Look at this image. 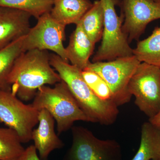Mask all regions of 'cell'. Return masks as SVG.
Instances as JSON below:
<instances>
[{
  "label": "cell",
  "instance_id": "cell-1",
  "mask_svg": "<svg viewBox=\"0 0 160 160\" xmlns=\"http://www.w3.org/2000/svg\"><path fill=\"white\" fill-rule=\"evenodd\" d=\"M62 81L50 64L47 50L23 52L15 62L8 79L11 90L22 101L34 98L40 88Z\"/></svg>",
  "mask_w": 160,
  "mask_h": 160
},
{
  "label": "cell",
  "instance_id": "cell-2",
  "mask_svg": "<svg viewBox=\"0 0 160 160\" xmlns=\"http://www.w3.org/2000/svg\"><path fill=\"white\" fill-rule=\"evenodd\" d=\"M49 61L89 122L106 126L115 122L119 114L118 106L112 100L103 101L98 98L83 78L82 70L55 53L49 54Z\"/></svg>",
  "mask_w": 160,
  "mask_h": 160
},
{
  "label": "cell",
  "instance_id": "cell-3",
  "mask_svg": "<svg viewBox=\"0 0 160 160\" xmlns=\"http://www.w3.org/2000/svg\"><path fill=\"white\" fill-rule=\"evenodd\" d=\"M31 105L38 111L45 109L49 112L56 122L59 134L71 128L77 121L89 122L62 80L52 88L47 86L40 88Z\"/></svg>",
  "mask_w": 160,
  "mask_h": 160
},
{
  "label": "cell",
  "instance_id": "cell-4",
  "mask_svg": "<svg viewBox=\"0 0 160 160\" xmlns=\"http://www.w3.org/2000/svg\"><path fill=\"white\" fill-rule=\"evenodd\" d=\"M104 9V28L102 42L92 59V62L111 61L133 55L127 38L122 29L124 17L116 11L118 0H100Z\"/></svg>",
  "mask_w": 160,
  "mask_h": 160
},
{
  "label": "cell",
  "instance_id": "cell-5",
  "mask_svg": "<svg viewBox=\"0 0 160 160\" xmlns=\"http://www.w3.org/2000/svg\"><path fill=\"white\" fill-rule=\"evenodd\" d=\"M141 63L132 55L107 62H90L84 70L93 72L102 78L109 86L112 101L119 106L130 102L132 96L128 85Z\"/></svg>",
  "mask_w": 160,
  "mask_h": 160
},
{
  "label": "cell",
  "instance_id": "cell-6",
  "mask_svg": "<svg viewBox=\"0 0 160 160\" xmlns=\"http://www.w3.org/2000/svg\"><path fill=\"white\" fill-rule=\"evenodd\" d=\"M72 143L64 160H123L122 147L115 140H101L82 126L72 127Z\"/></svg>",
  "mask_w": 160,
  "mask_h": 160
},
{
  "label": "cell",
  "instance_id": "cell-7",
  "mask_svg": "<svg viewBox=\"0 0 160 160\" xmlns=\"http://www.w3.org/2000/svg\"><path fill=\"white\" fill-rule=\"evenodd\" d=\"M128 90L135 104L149 118L160 110V68L141 62L132 77Z\"/></svg>",
  "mask_w": 160,
  "mask_h": 160
},
{
  "label": "cell",
  "instance_id": "cell-8",
  "mask_svg": "<svg viewBox=\"0 0 160 160\" xmlns=\"http://www.w3.org/2000/svg\"><path fill=\"white\" fill-rule=\"evenodd\" d=\"M39 111L26 105L11 89H0V122L16 132L22 143L32 140V133L38 124Z\"/></svg>",
  "mask_w": 160,
  "mask_h": 160
},
{
  "label": "cell",
  "instance_id": "cell-9",
  "mask_svg": "<svg viewBox=\"0 0 160 160\" xmlns=\"http://www.w3.org/2000/svg\"><path fill=\"white\" fill-rule=\"evenodd\" d=\"M66 27L54 19L50 12L42 15L38 19L36 25L30 28L24 37L23 51L34 49L49 50L69 62L63 45Z\"/></svg>",
  "mask_w": 160,
  "mask_h": 160
},
{
  "label": "cell",
  "instance_id": "cell-10",
  "mask_svg": "<svg viewBox=\"0 0 160 160\" xmlns=\"http://www.w3.org/2000/svg\"><path fill=\"white\" fill-rule=\"evenodd\" d=\"M118 1L124 17L122 29L129 44L139 38L149 23L160 19V5L152 0Z\"/></svg>",
  "mask_w": 160,
  "mask_h": 160
},
{
  "label": "cell",
  "instance_id": "cell-11",
  "mask_svg": "<svg viewBox=\"0 0 160 160\" xmlns=\"http://www.w3.org/2000/svg\"><path fill=\"white\" fill-rule=\"evenodd\" d=\"M31 17L26 12L0 6V50L27 34Z\"/></svg>",
  "mask_w": 160,
  "mask_h": 160
},
{
  "label": "cell",
  "instance_id": "cell-12",
  "mask_svg": "<svg viewBox=\"0 0 160 160\" xmlns=\"http://www.w3.org/2000/svg\"><path fill=\"white\" fill-rule=\"evenodd\" d=\"M55 120L52 115L45 109L39 111L38 126L32 130V140L38 152L41 160H47L52 152L62 149L64 143L55 133Z\"/></svg>",
  "mask_w": 160,
  "mask_h": 160
},
{
  "label": "cell",
  "instance_id": "cell-13",
  "mask_svg": "<svg viewBox=\"0 0 160 160\" xmlns=\"http://www.w3.org/2000/svg\"><path fill=\"white\" fill-rule=\"evenodd\" d=\"M95 45L78 24L70 36L69 45L66 48L69 62L83 71L90 63L89 58L93 52Z\"/></svg>",
  "mask_w": 160,
  "mask_h": 160
},
{
  "label": "cell",
  "instance_id": "cell-14",
  "mask_svg": "<svg viewBox=\"0 0 160 160\" xmlns=\"http://www.w3.org/2000/svg\"><path fill=\"white\" fill-rule=\"evenodd\" d=\"M92 3L89 0H53L50 13L54 19L63 26L77 25L91 8Z\"/></svg>",
  "mask_w": 160,
  "mask_h": 160
},
{
  "label": "cell",
  "instance_id": "cell-15",
  "mask_svg": "<svg viewBox=\"0 0 160 160\" xmlns=\"http://www.w3.org/2000/svg\"><path fill=\"white\" fill-rule=\"evenodd\" d=\"M160 156V128L149 122L143 123L140 147L132 160H158Z\"/></svg>",
  "mask_w": 160,
  "mask_h": 160
},
{
  "label": "cell",
  "instance_id": "cell-16",
  "mask_svg": "<svg viewBox=\"0 0 160 160\" xmlns=\"http://www.w3.org/2000/svg\"><path fill=\"white\" fill-rule=\"evenodd\" d=\"M104 9L100 0H97L80 20L79 25L94 44L102 36L104 28Z\"/></svg>",
  "mask_w": 160,
  "mask_h": 160
},
{
  "label": "cell",
  "instance_id": "cell-17",
  "mask_svg": "<svg viewBox=\"0 0 160 160\" xmlns=\"http://www.w3.org/2000/svg\"><path fill=\"white\" fill-rule=\"evenodd\" d=\"M133 54L141 62L160 68V27H156L150 36L138 43Z\"/></svg>",
  "mask_w": 160,
  "mask_h": 160
},
{
  "label": "cell",
  "instance_id": "cell-18",
  "mask_svg": "<svg viewBox=\"0 0 160 160\" xmlns=\"http://www.w3.org/2000/svg\"><path fill=\"white\" fill-rule=\"evenodd\" d=\"M24 37L0 50V89H11L8 83V77L16 60L24 52L23 50Z\"/></svg>",
  "mask_w": 160,
  "mask_h": 160
},
{
  "label": "cell",
  "instance_id": "cell-19",
  "mask_svg": "<svg viewBox=\"0 0 160 160\" xmlns=\"http://www.w3.org/2000/svg\"><path fill=\"white\" fill-rule=\"evenodd\" d=\"M17 132L10 128H0V160H18L25 149Z\"/></svg>",
  "mask_w": 160,
  "mask_h": 160
},
{
  "label": "cell",
  "instance_id": "cell-20",
  "mask_svg": "<svg viewBox=\"0 0 160 160\" xmlns=\"http://www.w3.org/2000/svg\"><path fill=\"white\" fill-rule=\"evenodd\" d=\"M53 0H0V6L28 12L36 18L50 12Z\"/></svg>",
  "mask_w": 160,
  "mask_h": 160
},
{
  "label": "cell",
  "instance_id": "cell-21",
  "mask_svg": "<svg viewBox=\"0 0 160 160\" xmlns=\"http://www.w3.org/2000/svg\"><path fill=\"white\" fill-rule=\"evenodd\" d=\"M82 75L89 88L100 99L106 101H112L109 86L98 75L87 70L82 71Z\"/></svg>",
  "mask_w": 160,
  "mask_h": 160
},
{
  "label": "cell",
  "instance_id": "cell-22",
  "mask_svg": "<svg viewBox=\"0 0 160 160\" xmlns=\"http://www.w3.org/2000/svg\"><path fill=\"white\" fill-rule=\"evenodd\" d=\"M37 152L34 145H31L25 149L18 160H41Z\"/></svg>",
  "mask_w": 160,
  "mask_h": 160
},
{
  "label": "cell",
  "instance_id": "cell-23",
  "mask_svg": "<svg viewBox=\"0 0 160 160\" xmlns=\"http://www.w3.org/2000/svg\"><path fill=\"white\" fill-rule=\"evenodd\" d=\"M149 122L156 127L160 128V110L154 117L149 118Z\"/></svg>",
  "mask_w": 160,
  "mask_h": 160
},
{
  "label": "cell",
  "instance_id": "cell-24",
  "mask_svg": "<svg viewBox=\"0 0 160 160\" xmlns=\"http://www.w3.org/2000/svg\"><path fill=\"white\" fill-rule=\"evenodd\" d=\"M152 1L160 5V0H152Z\"/></svg>",
  "mask_w": 160,
  "mask_h": 160
},
{
  "label": "cell",
  "instance_id": "cell-25",
  "mask_svg": "<svg viewBox=\"0 0 160 160\" xmlns=\"http://www.w3.org/2000/svg\"><path fill=\"white\" fill-rule=\"evenodd\" d=\"M158 160H160V157L158 159Z\"/></svg>",
  "mask_w": 160,
  "mask_h": 160
},
{
  "label": "cell",
  "instance_id": "cell-26",
  "mask_svg": "<svg viewBox=\"0 0 160 160\" xmlns=\"http://www.w3.org/2000/svg\"></svg>",
  "mask_w": 160,
  "mask_h": 160
}]
</instances>
